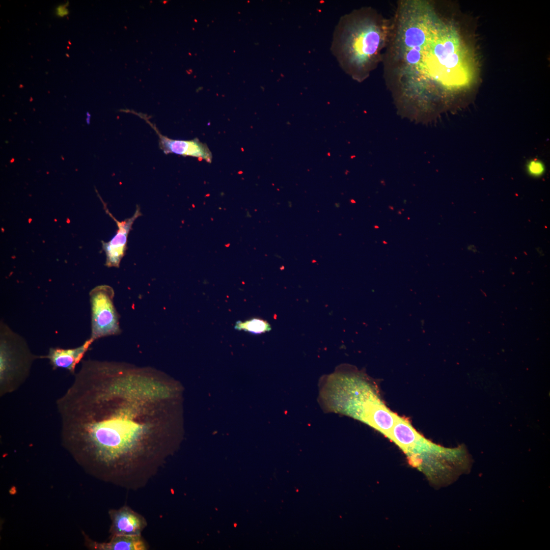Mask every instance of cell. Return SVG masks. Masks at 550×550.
<instances>
[{"label": "cell", "instance_id": "277c9868", "mask_svg": "<svg viewBox=\"0 0 550 550\" xmlns=\"http://www.w3.org/2000/svg\"><path fill=\"white\" fill-rule=\"evenodd\" d=\"M322 403L330 411L361 421L388 438L398 415L391 410L376 386L362 373L340 368L322 380Z\"/></svg>", "mask_w": 550, "mask_h": 550}, {"label": "cell", "instance_id": "5b68a950", "mask_svg": "<svg viewBox=\"0 0 550 550\" xmlns=\"http://www.w3.org/2000/svg\"><path fill=\"white\" fill-rule=\"evenodd\" d=\"M389 438L404 452L409 463L433 484L446 483L460 470L459 449H447L433 443L405 418L398 416Z\"/></svg>", "mask_w": 550, "mask_h": 550}, {"label": "cell", "instance_id": "52a82bcc", "mask_svg": "<svg viewBox=\"0 0 550 550\" xmlns=\"http://www.w3.org/2000/svg\"><path fill=\"white\" fill-rule=\"evenodd\" d=\"M114 290L108 285H101L89 292L91 306L90 338L94 341L121 333L120 315L114 302Z\"/></svg>", "mask_w": 550, "mask_h": 550}, {"label": "cell", "instance_id": "5bb4252c", "mask_svg": "<svg viewBox=\"0 0 550 550\" xmlns=\"http://www.w3.org/2000/svg\"><path fill=\"white\" fill-rule=\"evenodd\" d=\"M527 169L530 175L536 177L542 175L545 170L543 163L536 159L531 160L528 163Z\"/></svg>", "mask_w": 550, "mask_h": 550}, {"label": "cell", "instance_id": "9c48e42d", "mask_svg": "<svg viewBox=\"0 0 550 550\" xmlns=\"http://www.w3.org/2000/svg\"><path fill=\"white\" fill-rule=\"evenodd\" d=\"M111 520L109 533L111 535H141L147 526L146 519L129 507L124 505L118 509L108 512Z\"/></svg>", "mask_w": 550, "mask_h": 550}, {"label": "cell", "instance_id": "30bf717a", "mask_svg": "<svg viewBox=\"0 0 550 550\" xmlns=\"http://www.w3.org/2000/svg\"><path fill=\"white\" fill-rule=\"evenodd\" d=\"M142 214L138 207L132 216L119 222L114 218L118 227L117 234L108 242L103 243V249L106 255L105 265L107 267H119L127 248L128 235L131 230L134 221Z\"/></svg>", "mask_w": 550, "mask_h": 550}, {"label": "cell", "instance_id": "4fadbf2b", "mask_svg": "<svg viewBox=\"0 0 550 550\" xmlns=\"http://www.w3.org/2000/svg\"><path fill=\"white\" fill-rule=\"evenodd\" d=\"M234 328L249 333L259 335L270 331L271 327L266 320L259 318H253L244 321L238 320L235 322Z\"/></svg>", "mask_w": 550, "mask_h": 550}, {"label": "cell", "instance_id": "7a4b0ae2", "mask_svg": "<svg viewBox=\"0 0 550 550\" xmlns=\"http://www.w3.org/2000/svg\"><path fill=\"white\" fill-rule=\"evenodd\" d=\"M382 62L386 82L404 107L426 112L441 92L466 87L472 77L470 54L458 30L433 3H397Z\"/></svg>", "mask_w": 550, "mask_h": 550}, {"label": "cell", "instance_id": "3957f363", "mask_svg": "<svg viewBox=\"0 0 550 550\" xmlns=\"http://www.w3.org/2000/svg\"><path fill=\"white\" fill-rule=\"evenodd\" d=\"M391 30V20L371 7L344 15L336 26L331 50L348 75L359 82L367 79L382 62Z\"/></svg>", "mask_w": 550, "mask_h": 550}, {"label": "cell", "instance_id": "8992f818", "mask_svg": "<svg viewBox=\"0 0 550 550\" xmlns=\"http://www.w3.org/2000/svg\"><path fill=\"white\" fill-rule=\"evenodd\" d=\"M42 359L33 354L25 340L3 321L0 323V395L17 390L29 377L33 362Z\"/></svg>", "mask_w": 550, "mask_h": 550}, {"label": "cell", "instance_id": "ba28073f", "mask_svg": "<svg viewBox=\"0 0 550 550\" xmlns=\"http://www.w3.org/2000/svg\"><path fill=\"white\" fill-rule=\"evenodd\" d=\"M149 125L155 131L159 138L160 149L165 154L174 153L182 156H189L204 160L211 163L212 153L208 146L197 138L191 140H173L161 134L156 126L148 120Z\"/></svg>", "mask_w": 550, "mask_h": 550}, {"label": "cell", "instance_id": "8fae6325", "mask_svg": "<svg viewBox=\"0 0 550 550\" xmlns=\"http://www.w3.org/2000/svg\"><path fill=\"white\" fill-rule=\"evenodd\" d=\"M94 341L90 338L77 347L67 349L51 347L47 354L42 355V359H48L53 370L64 369L74 375L77 365L82 361Z\"/></svg>", "mask_w": 550, "mask_h": 550}, {"label": "cell", "instance_id": "9a60e30c", "mask_svg": "<svg viewBox=\"0 0 550 550\" xmlns=\"http://www.w3.org/2000/svg\"><path fill=\"white\" fill-rule=\"evenodd\" d=\"M67 3L64 5L58 6L56 9V14L58 16L63 17L68 15V11L67 8Z\"/></svg>", "mask_w": 550, "mask_h": 550}, {"label": "cell", "instance_id": "6da1fadb", "mask_svg": "<svg viewBox=\"0 0 550 550\" xmlns=\"http://www.w3.org/2000/svg\"><path fill=\"white\" fill-rule=\"evenodd\" d=\"M177 381L149 367L84 360L56 402L63 445L96 476L144 487L174 447Z\"/></svg>", "mask_w": 550, "mask_h": 550}, {"label": "cell", "instance_id": "7c38bea8", "mask_svg": "<svg viewBox=\"0 0 550 550\" xmlns=\"http://www.w3.org/2000/svg\"><path fill=\"white\" fill-rule=\"evenodd\" d=\"M89 547L99 550H146L148 546L142 535H111L107 542L88 540Z\"/></svg>", "mask_w": 550, "mask_h": 550}]
</instances>
